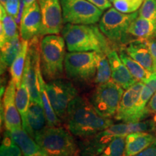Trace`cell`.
Returning a JSON list of instances; mask_svg holds the SVG:
<instances>
[{
  "label": "cell",
  "mask_w": 156,
  "mask_h": 156,
  "mask_svg": "<svg viewBox=\"0 0 156 156\" xmlns=\"http://www.w3.org/2000/svg\"><path fill=\"white\" fill-rule=\"evenodd\" d=\"M65 120L69 131L80 139L104 131L114 124L111 118L101 116L88 100L80 95L69 103Z\"/></svg>",
  "instance_id": "obj_1"
},
{
  "label": "cell",
  "mask_w": 156,
  "mask_h": 156,
  "mask_svg": "<svg viewBox=\"0 0 156 156\" xmlns=\"http://www.w3.org/2000/svg\"><path fill=\"white\" fill-rule=\"evenodd\" d=\"M67 50L73 51H96L107 54L112 50L105 35L95 25L67 23L62 30Z\"/></svg>",
  "instance_id": "obj_2"
},
{
  "label": "cell",
  "mask_w": 156,
  "mask_h": 156,
  "mask_svg": "<svg viewBox=\"0 0 156 156\" xmlns=\"http://www.w3.org/2000/svg\"><path fill=\"white\" fill-rule=\"evenodd\" d=\"M65 41L58 34L47 35L40 42L41 68L46 80L62 78L65 60Z\"/></svg>",
  "instance_id": "obj_3"
},
{
  "label": "cell",
  "mask_w": 156,
  "mask_h": 156,
  "mask_svg": "<svg viewBox=\"0 0 156 156\" xmlns=\"http://www.w3.org/2000/svg\"><path fill=\"white\" fill-rule=\"evenodd\" d=\"M34 140L48 156H80L77 142L71 132L60 126H47Z\"/></svg>",
  "instance_id": "obj_4"
},
{
  "label": "cell",
  "mask_w": 156,
  "mask_h": 156,
  "mask_svg": "<svg viewBox=\"0 0 156 156\" xmlns=\"http://www.w3.org/2000/svg\"><path fill=\"white\" fill-rule=\"evenodd\" d=\"M101 53L96 51H73L66 54L64 70L69 79L75 83H93Z\"/></svg>",
  "instance_id": "obj_5"
},
{
  "label": "cell",
  "mask_w": 156,
  "mask_h": 156,
  "mask_svg": "<svg viewBox=\"0 0 156 156\" xmlns=\"http://www.w3.org/2000/svg\"><path fill=\"white\" fill-rule=\"evenodd\" d=\"M138 16L139 11L126 14L115 7H110L101 17L99 28L112 42L124 43L129 35L128 30L130 25Z\"/></svg>",
  "instance_id": "obj_6"
},
{
  "label": "cell",
  "mask_w": 156,
  "mask_h": 156,
  "mask_svg": "<svg viewBox=\"0 0 156 156\" xmlns=\"http://www.w3.org/2000/svg\"><path fill=\"white\" fill-rule=\"evenodd\" d=\"M124 93V89L112 80L98 85L88 101L101 116L112 118L116 114Z\"/></svg>",
  "instance_id": "obj_7"
},
{
  "label": "cell",
  "mask_w": 156,
  "mask_h": 156,
  "mask_svg": "<svg viewBox=\"0 0 156 156\" xmlns=\"http://www.w3.org/2000/svg\"><path fill=\"white\" fill-rule=\"evenodd\" d=\"M64 23L94 25L100 21L103 10L87 0H60Z\"/></svg>",
  "instance_id": "obj_8"
},
{
  "label": "cell",
  "mask_w": 156,
  "mask_h": 156,
  "mask_svg": "<svg viewBox=\"0 0 156 156\" xmlns=\"http://www.w3.org/2000/svg\"><path fill=\"white\" fill-rule=\"evenodd\" d=\"M41 71V68L40 44H39L38 36H36L29 42L28 54H27L22 80L25 82L28 87L31 102L42 104L38 83V73Z\"/></svg>",
  "instance_id": "obj_9"
},
{
  "label": "cell",
  "mask_w": 156,
  "mask_h": 156,
  "mask_svg": "<svg viewBox=\"0 0 156 156\" xmlns=\"http://www.w3.org/2000/svg\"><path fill=\"white\" fill-rule=\"evenodd\" d=\"M46 91L52 108L57 116L65 119L69 103L78 95V91L75 85L70 81L60 78L48 81L46 84Z\"/></svg>",
  "instance_id": "obj_10"
},
{
  "label": "cell",
  "mask_w": 156,
  "mask_h": 156,
  "mask_svg": "<svg viewBox=\"0 0 156 156\" xmlns=\"http://www.w3.org/2000/svg\"><path fill=\"white\" fill-rule=\"evenodd\" d=\"M41 12L39 36L58 34L62 30L63 15L60 0H38Z\"/></svg>",
  "instance_id": "obj_11"
},
{
  "label": "cell",
  "mask_w": 156,
  "mask_h": 156,
  "mask_svg": "<svg viewBox=\"0 0 156 156\" xmlns=\"http://www.w3.org/2000/svg\"><path fill=\"white\" fill-rule=\"evenodd\" d=\"M144 85L145 83L143 82L138 81L126 90L114 116L116 120L124 123L141 122L137 113V106Z\"/></svg>",
  "instance_id": "obj_12"
},
{
  "label": "cell",
  "mask_w": 156,
  "mask_h": 156,
  "mask_svg": "<svg viewBox=\"0 0 156 156\" xmlns=\"http://www.w3.org/2000/svg\"><path fill=\"white\" fill-rule=\"evenodd\" d=\"M16 90V85L11 79L4 94L3 106H1L6 130L9 132L23 128L22 119L15 103Z\"/></svg>",
  "instance_id": "obj_13"
},
{
  "label": "cell",
  "mask_w": 156,
  "mask_h": 156,
  "mask_svg": "<svg viewBox=\"0 0 156 156\" xmlns=\"http://www.w3.org/2000/svg\"><path fill=\"white\" fill-rule=\"evenodd\" d=\"M20 23V34L22 40L30 41L39 36L41 27V12L38 1L25 7Z\"/></svg>",
  "instance_id": "obj_14"
},
{
  "label": "cell",
  "mask_w": 156,
  "mask_h": 156,
  "mask_svg": "<svg viewBox=\"0 0 156 156\" xmlns=\"http://www.w3.org/2000/svg\"><path fill=\"white\" fill-rule=\"evenodd\" d=\"M114 137L104 130L88 137L80 138L77 142L80 156H99Z\"/></svg>",
  "instance_id": "obj_15"
},
{
  "label": "cell",
  "mask_w": 156,
  "mask_h": 156,
  "mask_svg": "<svg viewBox=\"0 0 156 156\" xmlns=\"http://www.w3.org/2000/svg\"><path fill=\"white\" fill-rule=\"evenodd\" d=\"M111 68H112V80L118 84L124 90L132 87L137 80L129 73L125 64L121 59L119 54L116 51L112 49L107 54Z\"/></svg>",
  "instance_id": "obj_16"
},
{
  "label": "cell",
  "mask_w": 156,
  "mask_h": 156,
  "mask_svg": "<svg viewBox=\"0 0 156 156\" xmlns=\"http://www.w3.org/2000/svg\"><path fill=\"white\" fill-rule=\"evenodd\" d=\"M130 57L141 64L151 73H155L153 58L148 46L147 40L137 39L129 44L124 48Z\"/></svg>",
  "instance_id": "obj_17"
},
{
  "label": "cell",
  "mask_w": 156,
  "mask_h": 156,
  "mask_svg": "<svg viewBox=\"0 0 156 156\" xmlns=\"http://www.w3.org/2000/svg\"><path fill=\"white\" fill-rule=\"evenodd\" d=\"M156 119L133 123L112 124L106 131L114 136H126L134 132H151L155 131Z\"/></svg>",
  "instance_id": "obj_18"
},
{
  "label": "cell",
  "mask_w": 156,
  "mask_h": 156,
  "mask_svg": "<svg viewBox=\"0 0 156 156\" xmlns=\"http://www.w3.org/2000/svg\"><path fill=\"white\" fill-rule=\"evenodd\" d=\"M27 125L26 132L33 138L47 126V119L42 104L30 102L27 116Z\"/></svg>",
  "instance_id": "obj_19"
},
{
  "label": "cell",
  "mask_w": 156,
  "mask_h": 156,
  "mask_svg": "<svg viewBox=\"0 0 156 156\" xmlns=\"http://www.w3.org/2000/svg\"><path fill=\"white\" fill-rule=\"evenodd\" d=\"M156 136L150 132H134L125 136L124 156H134L149 147Z\"/></svg>",
  "instance_id": "obj_20"
},
{
  "label": "cell",
  "mask_w": 156,
  "mask_h": 156,
  "mask_svg": "<svg viewBox=\"0 0 156 156\" xmlns=\"http://www.w3.org/2000/svg\"><path fill=\"white\" fill-rule=\"evenodd\" d=\"M23 42L20 40L18 34L1 45V75L7 68H10L20 51Z\"/></svg>",
  "instance_id": "obj_21"
},
{
  "label": "cell",
  "mask_w": 156,
  "mask_h": 156,
  "mask_svg": "<svg viewBox=\"0 0 156 156\" xmlns=\"http://www.w3.org/2000/svg\"><path fill=\"white\" fill-rule=\"evenodd\" d=\"M129 34L142 40L156 39V21L138 16L129 28Z\"/></svg>",
  "instance_id": "obj_22"
},
{
  "label": "cell",
  "mask_w": 156,
  "mask_h": 156,
  "mask_svg": "<svg viewBox=\"0 0 156 156\" xmlns=\"http://www.w3.org/2000/svg\"><path fill=\"white\" fill-rule=\"evenodd\" d=\"M9 132L14 142L20 148L23 156H32L42 150L34 138L23 128Z\"/></svg>",
  "instance_id": "obj_23"
},
{
  "label": "cell",
  "mask_w": 156,
  "mask_h": 156,
  "mask_svg": "<svg viewBox=\"0 0 156 156\" xmlns=\"http://www.w3.org/2000/svg\"><path fill=\"white\" fill-rule=\"evenodd\" d=\"M144 83L145 85L142 88L137 106V113L141 121L145 120L151 114L147 108V103L156 93V73L152 74L149 79Z\"/></svg>",
  "instance_id": "obj_24"
},
{
  "label": "cell",
  "mask_w": 156,
  "mask_h": 156,
  "mask_svg": "<svg viewBox=\"0 0 156 156\" xmlns=\"http://www.w3.org/2000/svg\"><path fill=\"white\" fill-rule=\"evenodd\" d=\"M18 34L15 19L0 5V46Z\"/></svg>",
  "instance_id": "obj_25"
},
{
  "label": "cell",
  "mask_w": 156,
  "mask_h": 156,
  "mask_svg": "<svg viewBox=\"0 0 156 156\" xmlns=\"http://www.w3.org/2000/svg\"><path fill=\"white\" fill-rule=\"evenodd\" d=\"M30 95L29 92L28 87L23 80L21 82L20 85L16 90L15 95V103L17 108L20 114L23 122V128L26 131L27 127V116L29 106L30 104Z\"/></svg>",
  "instance_id": "obj_26"
},
{
  "label": "cell",
  "mask_w": 156,
  "mask_h": 156,
  "mask_svg": "<svg viewBox=\"0 0 156 156\" xmlns=\"http://www.w3.org/2000/svg\"><path fill=\"white\" fill-rule=\"evenodd\" d=\"M38 83L40 95L41 98L43 107H44L46 119H47V126H60L59 118L54 111L48 98L47 91H46V84L45 83L41 71L38 73Z\"/></svg>",
  "instance_id": "obj_27"
},
{
  "label": "cell",
  "mask_w": 156,
  "mask_h": 156,
  "mask_svg": "<svg viewBox=\"0 0 156 156\" xmlns=\"http://www.w3.org/2000/svg\"><path fill=\"white\" fill-rule=\"evenodd\" d=\"M22 48H21L18 55L15 58V59L10 67V69H9L12 80L14 81L17 88L20 85L21 82H22L23 75L25 69V62H26L29 46V41H28L22 40Z\"/></svg>",
  "instance_id": "obj_28"
},
{
  "label": "cell",
  "mask_w": 156,
  "mask_h": 156,
  "mask_svg": "<svg viewBox=\"0 0 156 156\" xmlns=\"http://www.w3.org/2000/svg\"><path fill=\"white\" fill-rule=\"evenodd\" d=\"M119 56L123 63L125 64L126 67H127L129 73L137 81L145 83L153 74L148 72L147 69L142 67L141 64L136 62L132 57H130L124 51V49L120 51Z\"/></svg>",
  "instance_id": "obj_29"
},
{
  "label": "cell",
  "mask_w": 156,
  "mask_h": 156,
  "mask_svg": "<svg viewBox=\"0 0 156 156\" xmlns=\"http://www.w3.org/2000/svg\"><path fill=\"white\" fill-rule=\"evenodd\" d=\"M112 79V68L106 54L101 53L97 64V72L93 83L97 85L106 83Z\"/></svg>",
  "instance_id": "obj_30"
},
{
  "label": "cell",
  "mask_w": 156,
  "mask_h": 156,
  "mask_svg": "<svg viewBox=\"0 0 156 156\" xmlns=\"http://www.w3.org/2000/svg\"><path fill=\"white\" fill-rule=\"evenodd\" d=\"M22 151L11 137L9 131L6 130L0 148V156H21Z\"/></svg>",
  "instance_id": "obj_31"
},
{
  "label": "cell",
  "mask_w": 156,
  "mask_h": 156,
  "mask_svg": "<svg viewBox=\"0 0 156 156\" xmlns=\"http://www.w3.org/2000/svg\"><path fill=\"white\" fill-rule=\"evenodd\" d=\"M125 136H115L99 156H124Z\"/></svg>",
  "instance_id": "obj_32"
},
{
  "label": "cell",
  "mask_w": 156,
  "mask_h": 156,
  "mask_svg": "<svg viewBox=\"0 0 156 156\" xmlns=\"http://www.w3.org/2000/svg\"><path fill=\"white\" fill-rule=\"evenodd\" d=\"M145 0H114L113 6L122 12L133 13L139 9Z\"/></svg>",
  "instance_id": "obj_33"
},
{
  "label": "cell",
  "mask_w": 156,
  "mask_h": 156,
  "mask_svg": "<svg viewBox=\"0 0 156 156\" xmlns=\"http://www.w3.org/2000/svg\"><path fill=\"white\" fill-rule=\"evenodd\" d=\"M139 16L156 21V0H145L139 9Z\"/></svg>",
  "instance_id": "obj_34"
},
{
  "label": "cell",
  "mask_w": 156,
  "mask_h": 156,
  "mask_svg": "<svg viewBox=\"0 0 156 156\" xmlns=\"http://www.w3.org/2000/svg\"><path fill=\"white\" fill-rule=\"evenodd\" d=\"M20 6V0H6L5 5L4 6V7L5 8L6 11L17 21L19 17Z\"/></svg>",
  "instance_id": "obj_35"
},
{
  "label": "cell",
  "mask_w": 156,
  "mask_h": 156,
  "mask_svg": "<svg viewBox=\"0 0 156 156\" xmlns=\"http://www.w3.org/2000/svg\"><path fill=\"white\" fill-rule=\"evenodd\" d=\"M134 156H156V138L149 147Z\"/></svg>",
  "instance_id": "obj_36"
},
{
  "label": "cell",
  "mask_w": 156,
  "mask_h": 156,
  "mask_svg": "<svg viewBox=\"0 0 156 156\" xmlns=\"http://www.w3.org/2000/svg\"><path fill=\"white\" fill-rule=\"evenodd\" d=\"M90 2L91 3L94 4L95 6L99 7L102 10H106L107 9H109L112 7V2L109 0H87Z\"/></svg>",
  "instance_id": "obj_37"
},
{
  "label": "cell",
  "mask_w": 156,
  "mask_h": 156,
  "mask_svg": "<svg viewBox=\"0 0 156 156\" xmlns=\"http://www.w3.org/2000/svg\"><path fill=\"white\" fill-rule=\"evenodd\" d=\"M147 42L152 56H153L155 73H156V39H150V40H147Z\"/></svg>",
  "instance_id": "obj_38"
},
{
  "label": "cell",
  "mask_w": 156,
  "mask_h": 156,
  "mask_svg": "<svg viewBox=\"0 0 156 156\" xmlns=\"http://www.w3.org/2000/svg\"><path fill=\"white\" fill-rule=\"evenodd\" d=\"M147 108L151 113L156 114V93L154 94L148 102Z\"/></svg>",
  "instance_id": "obj_39"
},
{
  "label": "cell",
  "mask_w": 156,
  "mask_h": 156,
  "mask_svg": "<svg viewBox=\"0 0 156 156\" xmlns=\"http://www.w3.org/2000/svg\"><path fill=\"white\" fill-rule=\"evenodd\" d=\"M32 156H48V154L46 153L44 151H43V150H41V151L38 152V153L34 154V155H33Z\"/></svg>",
  "instance_id": "obj_40"
},
{
  "label": "cell",
  "mask_w": 156,
  "mask_h": 156,
  "mask_svg": "<svg viewBox=\"0 0 156 156\" xmlns=\"http://www.w3.org/2000/svg\"><path fill=\"white\" fill-rule=\"evenodd\" d=\"M24 1H25V7H26L30 5H31L32 3H34V2L37 1V0H24Z\"/></svg>",
  "instance_id": "obj_41"
},
{
  "label": "cell",
  "mask_w": 156,
  "mask_h": 156,
  "mask_svg": "<svg viewBox=\"0 0 156 156\" xmlns=\"http://www.w3.org/2000/svg\"><path fill=\"white\" fill-rule=\"evenodd\" d=\"M0 2H1V5L2 6H5V3H6V0H0Z\"/></svg>",
  "instance_id": "obj_42"
},
{
  "label": "cell",
  "mask_w": 156,
  "mask_h": 156,
  "mask_svg": "<svg viewBox=\"0 0 156 156\" xmlns=\"http://www.w3.org/2000/svg\"><path fill=\"white\" fill-rule=\"evenodd\" d=\"M109 1H110V2H112H112H114V0H109Z\"/></svg>",
  "instance_id": "obj_43"
},
{
  "label": "cell",
  "mask_w": 156,
  "mask_h": 156,
  "mask_svg": "<svg viewBox=\"0 0 156 156\" xmlns=\"http://www.w3.org/2000/svg\"><path fill=\"white\" fill-rule=\"evenodd\" d=\"M155 132H156V129H155Z\"/></svg>",
  "instance_id": "obj_44"
}]
</instances>
